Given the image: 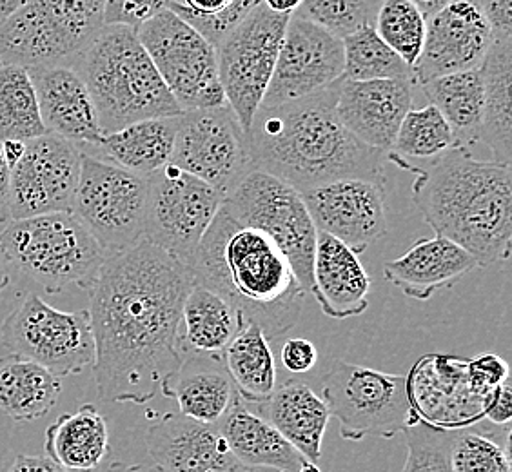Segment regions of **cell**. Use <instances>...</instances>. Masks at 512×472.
Segmentation results:
<instances>
[{
	"instance_id": "1",
	"label": "cell",
	"mask_w": 512,
	"mask_h": 472,
	"mask_svg": "<svg viewBox=\"0 0 512 472\" xmlns=\"http://www.w3.org/2000/svg\"><path fill=\"white\" fill-rule=\"evenodd\" d=\"M193 284L189 266L144 238L106 258L88 291L104 402L148 404L177 373L182 305Z\"/></svg>"
},
{
	"instance_id": "2",
	"label": "cell",
	"mask_w": 512,
	"mask_h": 472,
	"mask_svg": "<svg viewBox=\"0 0 512 472\" xmlns=\"http://www.w3.org/2000/svg\"><path fill=\"white\" fill-rule=\"evenodd\" d=\"M338 84L302 99L260 106L247 129L253 169L296 191L340 178L385 182L384 151L365 146L336 113Z\"/></svg>"
},
{
	"instance_id": "3",
	"label": "cell",
	"mask_w": 512,
	"mask_h": 472,
	"mask_svg": "<svg viewBox=\"0 0 512 472\" xmlns=\"http://www.w3.org/2000/svg\"><path fill=\"white\" fill-rule=\"evenodd\" d=\"M198 284L215 291L275 342L295 327L306 298L293 267L275 242L218 209L191 262Z\"/></svg>"
},
{
	"instance_id": "4",
	"label": "cell",
	"mask_w": 512,
	"mask_h": 472,
	"mask_svg": "<svg viewBox=\"0 0 512 472\" xmlns=\"http://www.w3.org/2000/svg\"><path fill=\"white\" fill-rule=\"evenodd\" d=\"M416 173L411 198L436 235L453 240L478 266L511 256L512 173L509 164L483 162L454 148Z\"/></svg>"
},
{
	"instance_id": "5",
	"label": "cell",
	"mask_w": 512,
	"mask_h": 472,
	"mask_svg": "<svg viewBox=\"0 0 512 472\" xmlns=\"http://www.w3.org/2000/svg\"><path fill=\"white\" fill-rule=\"evenodd\" d=\"M86 82L95 102L102 135L138 120L177 117L182 113L158 75L137 30L104 26L86 50L69 62Z\"/></svg>"
},
{
	"instance_id": "6",
	"label": "cell",
	"mask_w": 512,
	"mask_h": 472,
	"mask_svg": "<svg viewBox=\"0 0 512 472\" xmlns=\"http://www.w3.org/2000/svg\"><path fill=\"white\" fill-rule=\"evenodd\" d=\"M0 253L46 293L89 291L109 256L73 213L10 220L0 231Z\"/></svg>"
},
{
	"instance_id": "7",
	"label": "cell",
	"mask_w": 512,
	"mask_h": 472,
	"mask_svg": "<svg viewBox=\"0 0 512 472\" xmlns=\"http://www.w3.org/2000/svg\"><path fill=\"white\" fill-rule=\"evenodd\" d=\"M106 0H30L0 22V64L71 62L95 40Z\"/></svg>"
},
{
	"instance_id": "8",
	"label": "cell",
	"mask_w": 512,
	"mask_h": 472,
	"mask_svg": "<svg viewBox=\"0 0 512 472\" xmlns=\"http://www.w3.org/2000/svg\"><path fill=\"white\" fill-rule=\"evenodd\" d=\"M324 402L349 442L367 436L391 440L420 416L407 393V378L338 360L325 374Z\"/></svg>"
},
{
	"instance_id": "9",
	"label": "cell",
	"mask_w": 512,
	"mask_h": 472,
	"mask_svg": "<svg viewBox=\"0 0 512 472\" xmlns=\"http://www.w3.org/2000/svg\"><path fill=\"white\" fill-rule=\"evenodd\" d=\"M224 206L238 222L255 227L275 242L306 295H311L318 231L300 191L269 173L251 169L224 198Z\"/></svg>"
},
{
	"instance_id": "10",
	"label": "cell",
	"mask_w": 512,
	"mask_h": 472,
	"mask_svg": "<svg viewBox=\"0 0 512 472\" xmlns=\"http://www.w3.org/2000/svg\"><path fill=\"white\" fill-rule=\"evenodd\" d=\"M15 356L64 378L95 364L88 309L66 313L30 295L0 327V358Z\"/></svg>"
},
{
	"instance_id": "11",
	"label": "cell",
	"mask_w": 512,
	"mask_h": 472,
	"mask_svg": "<svg viewBox=\"0 0 512 472\" xmlns=\"http://www.w3.org/2000/svg\"><path fill=\"white\" fill-rule=\"evenodd\" d=\"M148 177L82 151L73 215L100 247L120 253L144 238Z\"/></svg>"
},
{
	"instance_id": "12",
	"label": "cell",
	"mask_w": 512,
	"mask_h": 472,
	"mask_svg": "<svg viewBox=\"0 0 512 472\" xmlns=\"http://www.w3.org/2000/svg\"><path fill=\"white\" fill-rule=\"evenodd\" d=\"M137 37L182 111L226 104L215 46L177 13L160 11L138 26Z\"/></svg>"
},
{
	"instance_id": "13",
	"label": "cell",
	"mask_w": 512,
	"mask_h": 472,
	"mask_svg": "<svg viewBox=\"0 0 512 472\" xmlns=\"http://www.w3.org/2000/svg\"><path fill=\"white\" fill-rule=\"evenodd\" d=\"M289 17L262 2L215 48L224 97L246 133L273 77Z\"/></svg>"
},
{
	"instance_id": "14",
	"label": "cell",
	"mask_w": 512,
	"mask_h": 472,
	"mask_svg": "<svg viewBox=\"0 0 512 472\" xmlns=\"http://www.w3.org/2000/svg\"><path fill=\"white\" fill-rule=\"evenodd\" d=\"M224 195L188 171L166 164L148 177L144 240L191 266Z\"/></svg>"
},
{
	"instance_id": "15",
	"label": "cell",
	"mask_w": 512,
	"mask_h": 472,
	"mask_svg": "<svg viewBox=\"0 0 512 472\" xmlns=\"http://www.w3.org/2000/svg\"><path fill=\"white\" fill-rule=\"evenodd\" d=\"M169 164L227 197L253 169L247 133L231 106L226 102L215 108L182 111Z\"/></svg>"
},
{
	"instance_id": "16",
	"label": "cell",
	"mask_w": 512,
	"mask_h": 472,
	"mask_svg": "<svg viewBox=\"0 0 512 472\" xmlns=\"http://www.w3.org/2000/svg\"><path fill=\"white\" fill-rule=\"evenodd\" d=\"M80 160L82 149L59 135L46 133L28 140L24 155L11 168L10 220L71 213L79 186Z\"/></svg>"
},
{
	"instance_id": "17",
	"label": "cell",
	"mask_w": 512,
	"mask_h": 472,
	"mask_svg": "<svg viewBox=\"0 0 512 472\" xmlns=\"http://www.w3.org/2000/svg\"><path fill=\"white\" fill-rule=\"evenodd\" d=\"M344 79V42L291 15L262 106H276L333 88Z\"/></svg>"
},
{
	"instance_id": "18",
	"label": "cell",
	"mask_w": 512,
	"mask_h": 472,
	"mask_svg": "<svg viewBox=\"0 0 512 472\" xmlns=\"http://www.w3.org/2000/svg\"><path fill=\"white\" fill-rule=\"evenodd\" d=\"M316 231L335 236L362 255L387 233L385 182L340 178L300 191Z\"/></svg>"
},
{
	"instance_id": "19",
	"label": "cell",
	"mask_w": 512,
	"mask_h": 472,
	"mask_svg": "<svg viewBox=\"0 0 512 472\" xmlns=\"http://www.w3.org/2000/svg\"><path fill=\"white\" fill-rule=\"evenodd\" d=\"M494 35L476 0H451L427 17L424 48L414 64V84L482 66Z\"/></svg>"
},
{
	"instance_id": "20",
	"label": "cell",
	"mask_w": 512,
	"mask_h": 472,
	"mask_svg": "<svg viewBox=\"0 0 512 472\" xmlns=\"http://www.w3.org/2000/svg\"><path fill=\"white\" fill-rule=\"evenodd\" d=\"M467 362L458 356H425L407 376V393L414 411L429 425L458 431L483 418V396L476 393Z\"/></svg>"
},
{
	"instance_id": "21",
	"label": "cell",
	"mask_w": 512,
	"mask_h": 472,
	"mask_svg": "<svg viewBox=\"0 0 512 472\" xmlns=\"http://www.w3.org/2000/svg\"><path fill=\"white\" fill-rule=\"evenodd\" d=\"M413 80H340L336 113L360 142L387 153L407 111L413 108Z\"/></svg>"
},
{
	"instance_id": "22",
	"label": "cell",
	"mask_w": 512,
	"mask_h": 472,
	"mask_svg": "<svg viewBox=\"0 0 512 472\" xmlns=\"http://www.w3.org/2000/svg\"><path fill=\"white\" fill-rule=\"evenodd\" d=\"M146 447L162 472H226L237 463L217 423L182 413L164 414L151 423Z\"/></svg>"
},
{
	"instance_id": "23",
	"label": "cell",
	"mask_w": 512,
	"mask_h": 472,
	"mask_svg": "<svg viewBox=\"0 0 512 472\" xmlns=\"http://www.w3.org/2000/svg\"><path fill=\"white\" fill-rule=\"evenodd\" d=\"M26 69L37 91L40 117L48 133L77 146H95L102 129L95 102L79 71L69 62Z\"/></svg>"
},
{
	"instance_id": "24",
	"label": "cell",
	"mask_w": 512,
	"mask_h": 472,
	"mask_svg": "<svg viewBox=\"0 0 512 472\" xmlns=\"http://www.w3.org/2000/svg\"><path fill=\"white\" fill-rule=\"evenodd\" d=\"M478 266V260L462 246L442 235L416 240L404 256L384 264V278L405 296L425 302L458 284Z\"/></svg>"
},
{
	"instance_id": "25",
	"label": "cell",
	"mask_w": 512,
	"mask_h": 472,
	"mask_svg": "<svg viewBox=\"0 0 512 472\" xmlns=\"http://www.w3.org/2000/svg\"><path fill=\"white\" fill-rule=\"evenodd\" d=\"M358 256L335 236L318 231L311 296L322 313L333 320L353 318L367 311L371 276Z\"/></svg>"
},
{
	"instance_id": "26",
	"label": "cell",
	"mask_w": 512,
	"mask_h": 472,
	"mask_svg": "<svg viewBox=\"0 0 512 472\" xmlns=\"http://www.w3.org/2000/svg\"><path fill=\"white\" fill-rule=\"evenodd\" d=\"M160 393L175 400L180 413L204 423H217L238 394L224 356L195 353L184 354L182 365L160 387Z\"/></svg>"
},
{
	"instance_id": "27",
	"label": "cell",
	"mask_w": 512,
	"mask_h": 472,
	"mask_svg": "<svg viewBox=\"0 0 512 472\" xmlns=\"http://www.w3.org/2000/svg\"><path fill=\"white\" fill-rule=\"evenodd\" d=\"M233 458L247 467L296 472L306 458L276 431L266 418L249 409L240 396H235L227 413L217 422Z\"/></svg>"
},
{
	"instance_id": "28",
	"label": "cell",
	"mask_w": 512,
	"mask_h": 472,
	"mask_svg": "<svg viewBox=\"0 0 512 472\" xmlns=\"http://www.w3.org/2000/svg\"><path fill=\"white\" fill-rule=\"evenodd\" d=\"M256 413L266 418L306 460L318 463L331 413L324 398L309 385L295 380L276 385L266 402L256 405Z\"/></svg>"
},
{
	"instance_id": "29",
	"label": "cell",
	"mask_w": 512,
	"mask_h": 472,
	"mask_svg": "<svg viewBox=\"0 0 512 472\" xmlns=\"http://www.w3.org/2000/svg\"><path fill=\"white\" fill-rule=\"evenodd\" d=\"M483 86L482 142L494 162L512 158V35L494 37L480 66Z\"/></svg>"
},
{
	"instance_id": "30",
	"label": "cell",
	"mask_w": 512,
	"mask_h": 472,
	"mask_svg": "<svg viewBox=\"0 0 512 472\" xmlns=\"http://www.w3.org/2000/svg\"><path fill=\"white\" fill-rule=\"evenodd\" d=\"M244 316L226 298L195 282L182 305V354L224 356L227 345L244 325Z\"/></svg>"
},
{
	"instance_id": "31",
	"label": "cell",
	"mask_w": 512,
	"mask_h": 472,
	"mask_svg": "<svg viewBox=\"0 0 512 472\" xmlns=\"http://www.w3.org/2000/svg\"><path fill=\"white\" fill-rule=\"evenodd\" d=\"M44 451L71 472H95L109 453L108 423L97 405L62 414L46 431Z\"/></svg>"
},
{
	"instance_id": "32",
	"label": "cell",
	"mask_w": 512,
	"mask_h": 472,
	"mask_svg": "<svg viewBox=\"0 0 512 472\" xmlns=\"http://www.w3.org/2000/svg\"><path fill=\"white\" fill-rule=\"evenodd\" d=\"M180 115L138 120L126 128L102 135L93 148L102 151L109 162L120 168L149 177L169 164Z\"/></svg>"
},
{
	"instance_id": "33",
	"label": "cell",
	"mask_w": 512,
	"mask_h": 472,
	"mask_svg": "<svg viewBox=\"0 0 512 472\" xmlns=\"http://www.w3.org/2000/svg\"><path fill=\"white\" fill-rule=\"evenodd\" d=\"M62 378L42 365L6 356L0 358V411L15 422H35L59 402Z\"/></svg>"
},
{
	"instance_id": "34",
	"label": "cell",
	"mask_w": 512,
	"mask_h": 472,
	"mask_svg": "<svg viewBox=\"0 0 512 472\" xmlns=\"http://www.w3.org/2000/svg\"><path fill=\"white\" fill-rule=\"evenodd\" d=\"M434 108L453 129L460 148L482 142L483 86L480 69L449 73L420 84Z\"/></svg>"
},
{
	"instance_id": "35",
	"label": "cell",
	"mask_w": 512,
	"mask_h": 472,
	"mask_svg": "<svg viewBox=\"0 0 512 472\" xmlns=\"http://www.w3.org/2000/svg\"><path fill=\"white\" fill-rule=\"evenodd\" d=\"M269 344L262 327L246 320L224 351L227 373L246 404H262L276 389L275 356Z\"/></svg>"
},
{
	"instance_id": "36",
	"label": "cell",
	"mask_w": 512,
	"mask_h": 472,
	"mask_svg": "<svg viewBox=\"0 0 512 472\" xmlns=\"http://www.w3.org/2000/svg\"><path fill=\"white\" fill-rule=\"evenodd\" d=\"M454 148L460 146L454 138L453 129L442 117V113L433 104H429L425 108H411L407 111L385 158L411 171V160L431 162Z\"/></svg>"
},
{
	"instance_id": "37",
	"label": "cell",
	"mask_w": 512,
	"mask_h": 472,
	"mask_svg": "<svg viewBox=\"0 0 512 472\" xmlns=\"http://www.w3.org/2000/svg\"><path fill=\"white\" fill-rule=\"evenodd\" d=\"M46 133L30 71L17 64H0V142H28Z\"/></svg>"
},
{
	"instance_id": "38",
	"label": "cell",
	"mask_w": 512,
	"mask_h": 472,
	"mask_svg": "<svg viewBox=\"0 0 512 472\" xmlns=\"http://www.w3.org/2000/svg\"><path fill=\"white\" fill-rule=\"evenodd\" d=\"M344 42V79L413 80V68L398 53H394L378 37L375 24L362 26L342 39Z\"/></svg>"
},
{
	"instance_id": "39",
	"label": "cell",
	"mask_w": 512,
	"mask_h": 472,
	"mask_svg": "<svg viewBox=\"0 0 512 472\" xmlns=\"http://www.w3.org/2000/svg\"><path fill=\"white\" fill-rule=\"evenodd\" d=\"M424 13L411 0H382L376 11L375 31L385 44L414 68L425 40Z\"/></svg>"
},
{
	"instance_id": "40",
	"label": "cell",
	"mask_w": 512,
	"mask_h": 472,
	"mask_svg": "<svg viewBox=\"0 0 512 472\" xmlns=\"http://www.w3.org/2000/svg\"><path fill=\"white\" fill-rule=\"evenodd\" d=\"M382 0H302L295 17L309 20L325 31L344 39L367 24H375Z\"/></svg>"
},
{
	"instance_id": "41",
	"label": "cell",
	"mask_w": 512,
	"mask_h": 472,
	"mask_svg": "<svg viewBox=\"0 0 512 472\" xmlns=\"http://www.w3.org/2000/svg\"><path fill=\"white\" fill-rule=\"evenodd\" d=\"M453 472H511L509 440L500 443L493 436L469 427L454 431L451 445Z\"/></svg>"
},
{
	"instance_id": "42",
	"label": "cell",
	"mask_w": 512,
	"mask_h": 472,
	"mask_svg": "<svg viewBox=\"0 0 512 472\" xmlns=\"http://www.w3.org/2000/svg\"><path fill=\"white\" fill-rule=\"evenodd\" d=\"M407 458L402 472H453L451 471V445L454 431L440 429L414 420L404 429Z\"/></svg>"
},
{
	"instance_id": "43",
	"label": "cell",
	"mask_w": 512,
	"mask_h": 472,
	"mask_svg": "<svg viewBox=\"0 0 512 472\" xmlns=\"http://www.w3.org/2000/svg\"><path fill=\"white\" fill-rule=\"evenodd\" d=\"M260 4L262 0H231L226 10L218 11L213 15H197L186 10L180 2L175 0L169 4L168 10L177 13L180 19L186 20L189 26H193L204 39L209 40L217 48L218 42L224 39L233 28H237L238 24Z\"/></svg>"
},
{
	"instance_id": "44",
	"label": "cell",
	"mask_w": 512,
	"mask_h": 472,
	"mask_svg": "<svg viewBox=\"0 0 512 472\" xmlns=\"http://www.w3.org/2000/svg\"><path fill=\"white\" fill-rule=\"evenodd\" d=\"M175 0H106V26L120 24L137 30L140 24L153 19L160 11L168 10Z\"/></svg>"
},
{
	"instance_id": "45",
	"label": "cell",
	"mask_w": 512,
	"mask_h": 472,
	"mask_svg": "<svg viewBox=\"0 0 512 472\" xmlns=\"http://www.w3.org/2000/svg\"><path fill=\"white\" fill-rule=\"evenodd\" d=\"M467 376L474 391L485 398L496 387L509 382V365L498 354H482L467 362Z\"/></svg>"
},
{
	"instance_id": "46",
	"label": "cell",
	"mask_w": 512,
	"mask_h": 472,
	"mask_svg": "<svg viewBox=\"0 0 512 472\" xmlns=\"http://www.w3.org/2000/svg\"><path fill=\"white\" fill-rule=\"evenodd\" d=\"M318 362L315 344L306 338H289L282 345V364L295 374L309 373Z\"/></svg>"
},
{
	"instance_id": "47",
	"label": "cell",
	"mask_w": 512,
	"mask_h": 472,
	"mask_svg": "<svg viewBox=\"0 0 512 472\" xmlns=\"http://www.w3.org/2000/svg\"><path fill=\"white\" fill-rule=\"evenodd\" d=\"M483 418L496 425H509L512 418V389L509 382L496 387L483 400Z\"/></svg>"
},
{
	"instance_id": "48",
	"label": "cell",
	"mask_w": 512,
	"mask_h": 472,
	"mask_svg": "<svg viewBox=\"0 0 512 472\" xmlns=\"http://www.w3.org/2000/svg\"><path fill=\"white\" fill-rule=\"evenodd\" d=\"M494 37L512 35V0H476Z\"/></svg>"
},
{
	"instance_id": "49",
	"label": "cell",
	"mask_w": 512,
	"mask_h": 472,
	"mask_svg": "<svg viewBox=\"0 0 512 472\" xmlns=\"http://www.w3.org/2000/svg\"><path fill=\"white\" fill-rule=\"evenodd\" d=\"M4 472H71L59 463L53 462L50 456H30V454H17L15 460L8 465Z\"/></svg>"
},
{
	"instance_id": "50",
	"label": "cell",
	"mask_w": 512,
	"mask_h": 472,
	"mask_svg": "<svg viewBox=\"0 0 512 472\" xmlns=\"http://www.w3.org/2000/svg\"><path fill=\"white\" fill-rule=\"evenodd\" d=\"M10 164L4 158L0 142V222L8 220V189H10Z\"/></svg>"
},
{
	"instance_id": "51",
	"label": "cell",
	"mask_w": 512,
	"mask_h": 472,
	"mask_svg": "<svg viewBox=\"0 0 512 472\" xmlns=\"http://www.w3.org/2000/svg\"><path fill=\"white\" fill-rule=\"evenodd\" d=\"M186 10L197 15H213L218 11L226 10L231 0H177Z\"/></svg>"
},
{
	"instance_id": "52",
	"label": "cell",
	"mask_w": 512,
	"mask_h": 472,
	"mask_svg": "<svg viewBox=\"0 0 512 472\" xmlns=\"http://www.w3.org/2000/svg\"><path fill=\"white\" fill-rule=\"evenodd\" d=\"M2 151H4L6 162L10 164V168H13L19 162L20 157L24 155L26 142L24 140H2Z\"/></svg>"
},
{
	"instance_id": "53",
	"label": "cell",
	"mask_w": 512,
	"mask_h": 472,
	"mask_svg": "<svg viewBox=\"0 0 512 472\" xmlns=\"http://www.w3.org/2000/svg\"><path fill=\"white\" fill-rule=\"evenodd\" d=\"M104 472H162L157 465H144V463H111Z\"/></svg>"
},
{
	"instance_id": "54",
	"label": "cell",
	"mask_w": 512,
	"mask_h": 472,
	"mask_svg": "<svg viewBox=\"0 0 512 472\" xmlns=\"http://www.w3.org/2000/svg\"><path fill=\"white\" fill-rule=\"evenodd\" d=\"M267 8L276 13H295L296 8L302 4V0H262Z\"/></svg>"
},
{
	"instance_id": "55",
	"label": "cell",
	"mask_w": 512,
	"mask_h": 472,
	"mask_svg": "<svg viewBox=\"0 0 512 472\" xmlns=\"http://www.w3.org/2000/svg\"><path fill=\"white\" fill-rule=\"evenodd\" d=\"M411 2H413L418 10L424 13L425 19H427V17H431L433 13H436V11L442 10L445 4H449L451 0H411Z\"/></svg>"
},
{
	"instance_id": "56",
	"label": "cell",
	"mask_w": 512,
	"mask_h": 472,
	"mask_svg": "<svg viewBox=\"0 0 512 472\" xmlns=\"http://www.w3.org/2000/svg\"><path fill=\"white\" fill-rule=\"evenodd\" d=\"M30 0H0V22L10 17L13 11L19 10L20 6H24Z\"/></svg>"
},
{
	"instance_id": "57",
	"label": "cell",
	"mask_w": 512,
	"mask_h": 472,
	"mask_svg": "<svg viewBox=\"0 0 512 472\" xmlns=\"http://www.w3.org/2000/svg\"><path fill=\"white\" fill-rule=\"evenodd\" d=\"M11 275H10V266H8V262L4 260V256L0 253V295L4 293V289L10 286Z\"/></svg>"
},
{
	"instance_id": "58",
	"label": "cell",
	"mask_w": 512,
	"mask_h": 472,
	"mask_svg": "<svg viewBox=\"0 0 512 472\" xmlns=\"http://www.w3.org/2000/svg\"><path fill=\"white\" fill-rule=\"evenodd\" d=\"M226 472H276L271 471V469H258V467H247V465H242V463H235L231 469H227Z\"/></svg>"
},
{
	"instance_id": "59",
	"label": "cell",
	"mask_w": 512,
	"mask_h": 472,
	"mask_svg": "<svg viewBox=\"0 0 512 472\" xmlns=\"http://www.w3.org/2000/svg\"><path fill=\"white\" fill-rule=\"evenodd\" d=\"M296 472H322L320 471V467H318V463L309 462V460H306V462L302 463L300 465V469Z\"/></svg>"
}]
</instances>
